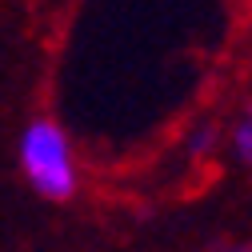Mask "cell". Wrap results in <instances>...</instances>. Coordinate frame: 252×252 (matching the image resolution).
I'll return each mask as SVG.
<instances>
[{
  "label": "cell",
  "instance_id": "6da1fadb",
  "mask_svg": "<svg viewBox=\"0 0 252 252\" xmlns=\"http://www.w3.org/2000/svg\"><path fill=\"white\" fill-rule=\"evenodd\" d=\"M20 168H24L28 184L44 200H72V192H76L72 148H68V136L52 120H32L24 128V136H20Z\"/></svg>",
  "mask_w": 252,
  "mask_h": 252
},
{
  "label": "cell",
  "instance_id": "7a4b0ae2",
  "mask_svg": "<svg viewBox=\"0 0 252 252\" xmlns=\"http://www.w3.org/2000/svg\"><path fill=\"white\" fill-rule=\"evenodd\" d=\"M232 148H236V156L252 168V108L244 112V120L236 124V132H232Z\"/></svg>",
  "mask_w": 252,
  "mask_h": 252
},
{
  "label": "cell",
  "instance_id": "3957f363",
  "mask_svg": "<svg viewBox=\"0 0 252 252\" xmlns=\"http://www.w3.org/2000/svg\"><path fill=\"white\" fill-rule=\"evenodd\" d=\"M208 148H212V128H200L192 136V152H208Z\"/></svg>",
  "mask_w": 252,
  "mask_h": 252
}]
</instances>
